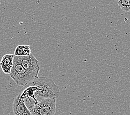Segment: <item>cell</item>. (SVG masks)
Listing matches in <instances>:
<instances>
[{
    "label": "cell",
    "instance_id": "cell-1",
    "mask_svg": "<svg viewBox=\"0 0 130 115\" xmlns=\"http://www.w3.org/2000/svg\"><path fill=\"white\" fill-rule=\"evenodd\" d=\"M29 85L35 88V96L37 101L48 98H57L60 95L59 87L52 79L37 77Z\"/></svg>",
    "mask_w": 130,
    "mask_h": 115
},
{
    "label": "cell",
    "instance_id": "cell-2",
    "mask_svg": "<svg viewBox=\"0 0 130 115\" xmlns=\"http://www.w3.org/2000/svg\"><path fill=\"white\" fill-rule=\"evenodd\" d=\"M9 75L16 84L23 87L29 85L35 79L24 69L18 57L15 55L13 59V67Z\"/></svg>",
    "mask_w": 130,
    "mask_h": 115
},
{
    "label": "cell",
    "instance_id": "cell-3",
    "mask_svg": "<svg viewBox=\"0 0 130 115\" xmlns=\"http://www.w3.org/2000/svg\"><path fill=\"white\" fill-rule=\"evenodd\" d=\"M56 99H43L30 110V112L32 115H54L56 112Z\"/></svg>",
    "mask_w": 130,
    "mask_h": 115
},
{
    "label": "cell",
    "instance_id": "cell-4",
    "mask_svg": "<svg viewBox=\"0 0 130 115\" xmlns=\"http://www.w3.org/2000/svg\"><path fill=\"white\" fill-rule=\"evenodd\" d=\"M17 57L24 69L34 79L38 77V75L40 71V65L39 61L35 56L30 54L29 55L25 56V57Z\"/></svg>",
    "mask_w": 130,
    "mask_h": 115
},
{
    "label": "cell",
    "instance_id": "cell-5",
    "mask_svg": "<svg viewBox=\"0 0 130 115\" xmlns=\"http://www.w3.org/2000/svg\"><path fill=\"white\" fill-rule=\"evenodd\" d=\"M14 115H32L20 95L15 98L12 105Z\"/></svg>",
    "mask_w": 130,
    "mask_h": 115
},
{
    "label": "cell",
    "instance_id": "cell-6",
    "mask_svg": "<svg viewBox=\"0 0 130 115\" xmlns=\"http://www.w3.org/2000/svg\"><path fill=\"white\" fill-rule=\"evenodd\" d=\"M14 57V55L13 54H7L3 56L0 61V66L5 74L10 75L13 67Z\"/></svg>",
    "mask_w": 130,
    "mask_h": 115
},
{
    "label": "cell",
    "instance_id": "cell-7",
    "mask_svg": "<svg viewBox=\"0 0 130 115\" xmlns=\"http://www.w3.org/2000/svg\"><path fill=\"white\" fill-rule=\"evenodd\" d=\"M31 54V49L29 45H18L14 51V55L17 57H25Z\"/></svg>",
    "mask_w": 130,
    "mask_h": 115
},
{
    "label": "cell",
    "instance_id": "cell-8",
    "mask_svg": "<svg viewBox=\"0 0 130 115\" xmlns=\"http://www.w3.org/2000/svg\"><path fill=\"white\" fill-rule=\"evenodd\" d=\"M119 7L125 12H130V0H119Z\"/></svg>",
    "mask_w": 130,
    "mask_h": 115
},
{
    "label": "cell",
    "instance_id": "cell-9",
    "mask_svg": "<svg viewBox=\"0 0 130 115\" xmlns=\"http://www.w3.org/2000/svg\"><path fill=\"white\" fill-rule=\"evenodd\" d=\"M115 1H119V0H115Z\"/></svg>",
    "mask_w": 130,
    "mask_h": 115
}]
</instances>
